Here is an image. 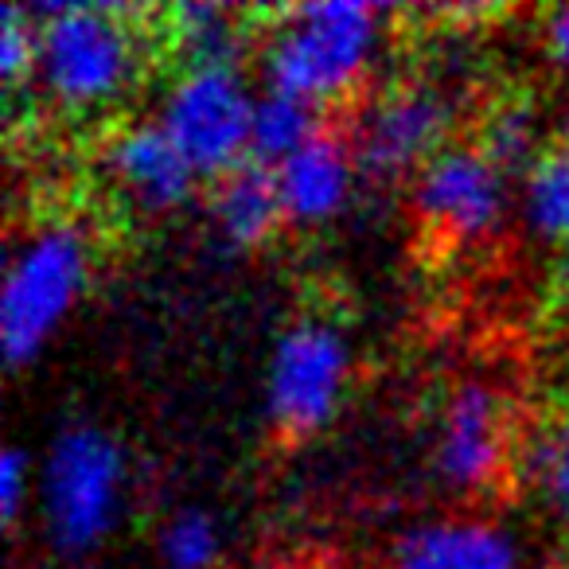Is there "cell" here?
I'll use <instances>...</instances> for the list:
<instances>
[{
	"mask_svg": "<svg viewBox=\"0 0 569 569\" xmlns=\"http://www.w3.org/2000/svg\"><path fill=\"white\" fill-rule=\"evenodd\" d=\"M36 20V82L67 113H98L137 87L144 67L149 9L43 4Z\"/></svg>",
	"mask_w": 569,
	"mask_h": 569,
	"instance_id": "1",
	"label": "cell"
},
{
	"mask_svg": "<svg viewBox=\"0 0 569 569\" xmlns=\"http://www.w3.org/2000/svg\"><path fill=\"white\" fill-rule=\"evenodd\" d=\"M387 17L371 4H301V9H269L273 28L261 43L266 87L297 94L305 102H336L363 82L371 56L379 48V20Z\"/></svg>",
	"mask_w": 569,
	"mask_h": 569,
	"instance_id": "2",
	"label": "cell"
},
{
	"mask_svg": "<svg viewBox=\"0 0 569 569\" xmlns=\"http://www.w3.org/2000/svg\"><path fill=\"white\" fill-rule=\"evenodd\" d=\"M90 281V238L74 222L36 227L4 269L0 348L12 371L28 367L67 320Z\"/></svg>",
	"mask_w": 569,
	"mask_h": 569,
	"instance_id": "3",
	"label": "cell"
},
{
	"mask_svg": "<svg viewBox=\"0 0 569 569\" xmlns=\"http://www.w3.org/2000/svg\"><path fill=\"white\" fill-rule=\"evenodd\" d=\"M126 452L106 429L67 426L40 468V515L48 542L67 558L98 550L121 519Z\"/></svg>",
	"mask_w": 569,
	"mask_h": 569,
	"instance_id": "4",
	"label": "cell"
},
{
	"mask_svg": "<svg viewBox=\"0 0 569 569\" xmlns=\"http://www.w3.org/2000/svg\"><path fill=\"white\" fill-rule=\"evenodd\" d=\"M253 94L234 67H191L160 98L157 126L183 152L196 176H227L250 157Z\"/></svg>",
	"mask_w": 569,
	"mask_h": 569,
	"instance_id": "5",
	"label": "cell"
},
{
	"mask_svg": "<svg viewBox=\"0 0 569 569\" xmlns=\"http://www.w3.org/2000/svg\"><path fill=\"white\" fill-rule=\"evenodd\" d=\"M351 351L332 320L301 317L273 343L266 375V410L281 437L297 441L325 429L340 410Z\"/></svg>",
	"mask_w": 569,
	"mask_h": 569,
	"instance_id": "6",
	"label": "cell"
},
{
	"mask_svg": "<svg viewBox=\"0 0 569 569\" xmlns=\"http://www.w3.org/2000/svg\"><path fill=\"white\" fill-rule=\"evenodd\" d=\"M457 106L433 79H410L379 90L356 121V164L371 180L418 176L441 149H449Z\"/></svg>",
	"mask_w": 569,
	"mask_h": 569,
	"instance_id": "7",
	"label": "cell"
},
{
	"mask_svg": "<svg viewBox=\"0 0 569 569\" xmlns=\"http://www.w3.org/2000/svg\"><path fill=\"white\" fill-rule=\"evenodd\" d=\"M413 211L437 242H480L503 227L507 176L476 144H449L413 176Z\"/></svg>",
	"mask_w": 569,
	"mask_h": 569,
	"instance_id": "8",
	"label": "cell"
},
{
	"mask_svg": "<svg viewBox=\"0 0 569 569\" xmlns=\"http://www.w3.org/2000/svg\"><path fill=\"white\" fill-rule=\"evenodd\" d=\"M511 457V421L507 402L488 382H457L441 406L433 445V472L449 491L472 496L507 472Z\"/></svg>",
	"mask_w": 569,
	"mask_h": 569,
	"instance_id": "9",
	"label": "cell"
},
{
	"mask_svg": "<svg viewBox=\"0 0 569 569\" xmlns=\"http://www.w3.org/2000/svg\"><path fill=\"white\" fill-rule=\"evenodd\" d=\"M102 168L133 207L149 214L176 211L196 191V168L168 141L157 121H133L106 137Z\"/></svg>",
	"mask_w": 569,
	"mask_h": 569,
	"instance_id": "10",
	"label": "cell"
},
{
	"mask_svg": "<svg viewBox=\"0 0 569 569\" xmlns=\"http://www.w3.org/2000/svg\"><path fill=\"white\" fill-rule=\"evenodd\" d=\"M390 569H519V546L488 519H433L398 538Z\"/></svg>",
	"mask_w": 569,
	"mask_h": 569,
	"instance_id": "11",
	"label": "cell"
},
{
	"mask_svg": "<svg viewBox=\"0 0 569 569\" xmlns=\"http://www.w3.org/2000/svg\"><path fill=\"white\" fill-rule=\"evenodd\" d=\"M273 172L284 219L301 222V227H317V222H328L343 211L359 164L356 149L343 137H336L332 129H325L317 141L305 144L297 157L277 164Z\"/></svg>",
	"mask_w": 569,
	"mask_h": 569,
	"instance_id": "12",
	"label": "cell"
},
{
	"mask_svg": "<svg viewBox=\"0 0 569 569\" xmlns=\"http://www.w3.org/2000/svg\"><path fill=\"white\" fill-rule=\"evenodd\" d=\"M253 20H258V12L196 4V0L152 12V28L168 43V51L180 59V71H191V67H234V71H242Z\"/></svg>",
	"mask_w": 569,
	"mask_h": 569,
	"instance_id": "13",
	"label": "cell"
},
{
	"mask_svg": "<svg viewBox=\"0 0 569 569\" xmlns=\"http://www.w3.org/2000/svg\"><path fill=\"white\" fill-rule=\"evenodd\" d=\"M207 207H211V222L222 246H230V250H258L284 219L277 172L250 157L214 180Z\"/></svg>",
	"mask_w": 569,
	"mask_h": 569,
	"instance_id": "14",
	"label": "cell"
},
{
	"mask_svg": "<svg viewBox=\"0 0 569 569\" xmlns=\"http://www.w3.org/2000/svg\"><path fill=\"white\" fill-rule=\"evenodd\" d=\"M546 126L550 113L535 98V90H503L476 118V149L511 180L527 176L530 164L546 152Z\"/></svg>",
	"mask_w": 569,
	"mask_h": 569,
	"instance_id": "15",
	"label": "cell"
},
{
	"mask_svg": "<svg viewBox=\"0 0 569 569\" xmlns=\"http://www.w3.org/2000/svg\"><path fill=\"white\" fill-rule=\"evenodd\" d=\"M325 133V113L317 102H305L297 94L266 87L261 94H253L250 110V160L258 164H284L289 157L312 144Z\"/></svg>",
	"mask_w": 569,
	"mask_h": 569,
	"instance_id": "16",
	"label": "cell"
},
{
	"mask_svg": "<svg viewBox=\"0 0 569 569\" xmlns=\"http://www.w3.org/2000/svg\"><path fill=\"white\" fill-rule=\"evenodd\" d=\"M519 219L530 238L569 250V141H550L519 180Z\"/></svg>",
	"mask_w": 569,
	"mask_h": 569,
	"instance_id": "17",
	"label": "cell"
},
{
	"mask_svg": "<svg viewBox=\"0 0 569 569\" xmlns=\"http://www.w3.org/2000/svg\"><path fill=\"white\" fill-rule=\"evenodd\" d=\"M522 476L546 515L569 527V406H558L535 429L522 452Z\"/></svg>",
	"mask_w": 569,
	"mask_h": 569,
	"instance_id": "18",
	"label": "cell"
},
{
	"mask_svg": "<svg viewBox=\"0 0 569 569\" xmlns=\"http://www.w3.org/2000/svg\"><path fill=\"white\" fill-rule=\"evenodd\" d=\"M157 550H160L164 569H214L222 538L211 515L199 511V507H183L172 519H164Z\"/></svg>",
	"mask_w": 569,
	"mask_h": 569,
	"instance_id": "19",
	"label": "cell"
},
{
	"mask_svg": "<svg viewBox=\"0 0 569 569\" xmlns=\"http://www.w3.org/2000/svg\"><path fill=\"white\" fill-rule=\"evenodd\" d=\"M0 74L9 90L36 79V20L28 9H4L0 20Z\"/></svg>",
	"mask_w": 569,
	"mask_h": 569,
	"instance_id": "20",
	"label": "cell"
},
{
	"mask_svg": "<svg viewBox=\"0 0 569 569\" xmlns=\"http://www.w3.org/2000/svg\"><path fill=\"white\" fill-rule=\"evenodd\" d=\"M28 483H32V472H28L24 449H9L4 457H0V511H4V522L20 519Z\"/></svg>",
	"mask_w": 569,
	"mask_h": 569,
	"instance_id": "21",
	"label": "cell"
},
{
	"mask_svg": "<svg viewBox=\"0 0 569 569\" xmlns=\"http://www.w3.org/2000/svg\"><path fill=\"white\" fill-rule=\"evenodd\" d=\"M538 36H542L546 59H550L558 71L569 74V4H558V9L546 12Z\"/></svg>",
	"mask_w": 569,
	"mask_h": 569,
	"instance_id": "22",
	"label": "cell"
},
{
	"mask_svg": "<svg viewBox=\"0 0 569 569\" xmlns=\"http://www.w3.org/2000/svg\"><path fill=\"white\" fill-rule=\"evenodd\" d=\"M550 129H553V141H569V87L558 94L550 110Z\"/></svg>",
	"mask_w": 569,
	"mask_h": 569,
	"instance_id": "23",
	"label": "cell"
},
{
	"mask_svg": "<svg viewBox=\"0 0 569 569\" xmlns=\"http://www.w3.org/2000/svg\"><path fill=\"white\" fill-rule=\"evenodd\" d=\"M553 293L569 305V250H566V258L558 261V273H553Z\"/></svg>",
	"mask_w": 569,
	"mask_h": 569,
	"instance_id": "24",
	"label": "cell"
},
{
	"mask_svg": "<svg viewBox=\"0 0 569 569\" xmlns=\"http://www.w3.org/2000/svg\"><path fill=\"white\" fill-rule=\"evenodd\" d=\"M63 569H87V566H63Z\"/></svg>",
	"mask_w": 569,
	"mask_h": 569,
	"instance_id": "25",
	"label": "cell"
}]
</instances>
